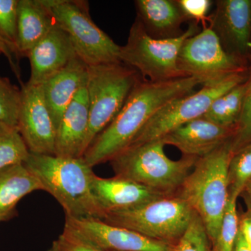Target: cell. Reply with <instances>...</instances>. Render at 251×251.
<instances>
[{
  "mask_svg": "<svg viewBox=\"0 0 251 251\" xmlns=\"http://www.w3.org/2000/svg\"><path fill=\"white\" fill-rule=\"evenodd\" d=\"M87 83V82H86ZM90 125V108L86 84L63 114L56 130L54 155L82 158Z\"/></svg>",
  "mask_w": 251,
  "mask_h": 251,
  "instance_id": "obj_16",
  "label": "cell"
},
{
  "mask_svg": "<svg viewBox=\"0 0 251 251\" xmlns=\"http://www.w3.org/2000/svg\"><path fill=\"white\" fill-rule=\"evenodd\" d=\"M29 155L17 126L0 122V171L24 163Z\"/></svg>",
  "mask_w": 251,
  "mask_h": 251,
  "instance_id": "obj_23",
  "label": "cell"
},
{
  "mask_svg": "<svg viewBox=\"0 0 251 251\" xmlns=\"http://www.w3.org/2000/svg\"><path fill=\"white\" fill-rule=\"evenodd\" d=\"M25 166L64 209L65 215L74 219L103 220L105 214L93 190L95 173L82 158L29 152Z\"/></svg>",
  "mask_w": 251,
  "mask_h": 251,
  "instance_id": "obj_2",
  "label": "cell"
},
{
  "mask_svg": "<svg viewBox=\"0 0 251 251\" xmlns=\"http://www.w3.org/2000/svg\"><path fill=\"white\" fill-rule=\"evenodd\" d=\"M249 59L251 65L246 80L247 90L244 107L237 124L235 135L231 140L233 154L251 144V54Z\"/></svg>",
  "mask_w": 251,
  "mask_h": 251,
  "instance_id": "obj_29",
  "label": "cell"
},
{
  "mask_svg": "<svg viewBox=\"0 0 251 251\" xmlns=\"http://www.w3.org/2000/svg\"><path fill=\"white\" fill-rule=\"evenodd\" d=\"M233 251H251V248L248 245L247 243L243 239L242 236L238 232L235 244H234Z\"/></svg>",
  "mask_w": 251,
  "mask_h": 251,
  "instance_id": "obj_34",
  "label": "cell"
},
{
  "mask_svg": "<svg viewBox=\"0 0 251 251\" xmlns=\"http://www.w3.org/2000/svg\"><path fill=\"white\" fill-rule=\"evenodd\" d=\"M57 241L67 251H105L65 226Z\"/></svg>",
  "mask_w": 251,
  "mask_h": 251,
  "instance_id": "obj_31",
  "label": "cell"
},
{
  "mask_svg": "<svg viewBox=\"0 0 251 251\" xmlns=\"http://www.w3.org/2000/svg\"><path fill=\"white\" fill-rule=\"evenodd\" d=\"M18 128L29 152L54 155L56 127L42 86L22 85Z\"/></svg>",
  "mask_w": 251,
  "mask_h": 251,
  "instance_id": "obj_11",
  "label": "cell"
},
{
  "mask_svg": "<svg viewBox=\"0 0 251 251\" xmlns=\"http://www.w3.org/2000/svg\"><path fill=\"white\" fill-rule=\"evenodd\" d=\"M46 0H18L16 49L19 57H27L55 25Z\"/></svg>",
  "mask_w": 251,
  "mask_h": 251,
  "instance_id": "obj_19",
  "label": "cell"
},
{
  "mask_svg": "<svg viewBox=\"0 0 251 251\" xmlns=\"http://www.w3.org/2000/svg\"><path fill=\"white\" fill-rule=\"evenodd\" d=\"M87 67L75 57L41 85L56 130L66 109L87 82Z\"/></svg>",
  "mask_w": 251,
  "mask_h": 251,
  "instance_id": "obj_18",
  "label": "cell"
},
{
  "mask_svg": "<svg viewBox=\"0 0 251 251\" xmlns=\"http://www.w3.org/2000/svg\"><path fill=\"white\" fill-rule=\"evenodd\" d=\"M186 22L202 25V28L209 25V11L212 5L210 0H175Z\"/></svg>",
  "mask_w": 251,
  "mask_h": 251,
  "instance_id": "obj_30",
  "label": "cell"
},
{
  "mask_svg": "<svg viewBox=\"0 0 251 251\" xmlns=\"http://www.w3.org/2000/svg\"><path fill=\"white\" fill-rule=\"evenodd\" d=\"M140 79L136 71L122 62L87 67L90 125L85 151L117 116Z\"/></svg>",
  "mask_w": 251,
  "mask_h": 251,
  "instance_id": "obj_6",
  "label": "cell"
},
{
  "mask_svg": "<svg viewBox=\"0 0 251 251\" xmlns=\"http://www.w3.org/2000/svg\"><path fill=\"white\" fill-rule=\"evenodd\" d=\"M239 232L243 239L251 248V213L248 211L239 219Z\"/></svg>",
  "mask_w": 251,
  "mask_h": 251,
  "instance_id": "obj_32",
  "label": "cell"
},
{
  "mask_svg": "<svg viewBox=\"0 0 251 251\" xmlns=\"http://www.w3.org/2000/svg\"><path fill=\"white\" fill-rule=\"evenodd\" d=\"M92 190L105 215L112 211L137 207L166 196L126 178L117 176L102 178L96 174L92 179Z\"/></svg>",
  "mask_w": 251,
  "mask_h": 251,
  "instance_id": "obj_17",
  "label": "cell"
},
{
  "mask_svg": "<svg viewBox=\"0 0 251 251\" xmlns=\"http://www.w3.org/2000/svg\"><path fill=\"white\" fill-rule=\"evenodd\" d=\"M36 191H44L43 185L25 163L0 171V223L9 219L18 203Z\"/></svg>",
  "mask_w": 251,
  "mask_h": 251,
  "instance_id": "obj_21",
  "label": "cell"
},
{
  "mask_svg": "<svg viewBox=\"0 0 251 251\" xmlns=\"http://www.w3.org/2000/svg\"><path fill=\"white\" fill-rule=\"evenodd\" d=\"M231 140L198 158L176 196L184 200L202 220L211 244L219 234L229 199Z\"/></svg>",
  "mask_w": 251,
  "mask_h": 251,
  "instance_id": "obj_3",
  "label": "cell"
},
{
  "mask_svg": "<svg viewBox=\"0 0 251 251\" xmlns=\"http://www.w3.org/2000/svg\"><path fill=\"white\" fill-rule=\"evenodd\" d=\"M18 0H0V41L18 57L16 49Z\"/></svg>",
  "mask_w": 251,
  "mask_h": 251,
  "instance_id": "obj_28",
  "label": "cell"
},
{
  "mask_svg": "<svg viewBox=\"0 0 251 251\" xmlns=\"http://www.w3.org/2000/svg\"><path fill=\"white\" fill-rule=\"evenodd\" d=\"M244 198H245L248 207H249V211H250L251 213V195L248 193H245V196H244Z\"/></svg>",
  "mask_w": 251,
  "mask_h": 251,
  "instance_id": "obj_36",
  "label": "cell"
},
{
  "mask_svg": "<svg viewBox=\"0 0 251 251\" xmlns=\"http://www.w3.org/2000/svg\"><path fill=\"white\" fill-rule=\"evenodd\" d=\"M21 90L0 76V122L18 127Z\"/></svg>",
  "mask_w": 251,
  "mask_h": 251,
  "instance_id": "obj_27",
  "label": "cell"
},
{
  "mask_svg": "<svg viewBox=\"0 0 251 251\" xmlns=\"http://www.w3.org/2000/svg\"><path fill=\"white\" fill-rule=\"evenodd\" d=\"M199 85L191 77L165 82L140 77L117 116L97 135L82 158L92 168L111 161L130 146L157 112L175 99L192 93Z\"/></svg>",
  "mask_w": 251,
  "mask_h": 251,
  "instance_id": "obj_1",
  "label": "cell"
},
{
  "mask_svg": "<svg viewBox=\"0 0 251 251\" xmlns=\"http://www.w3.org/2000/svg\"><path fill=\"white\" fill-rule=\"evenodd\" d=\"M246 90L245 80L218 97L202 117L222 126L237 128L244 107Z\"/></svg>",
  "mask_w": 251,
  "mask_h": 251,
  "instance_id": "obj_22",
  "label": "cell"
},
{
  "mask_svg": "<svg viewBox=\"0 0 251 251\" xmlns=\"http://www.w3.org/2000/svg\"><path fill=\"white\" fill-rule=\"evenodd\" d=\"M30 77L27 83L42 85L77 57L67 33L55 24L46 37L27 54Z\"/></svg>",
  "mask_w": 251,
  "mask_h": 251,
  "instance_id": "obj_15",
  "label": "cell"
},
{
  "mask_svg": "<svg viewBox=\"0 0 251 251\" xmlns=\"http://www.w3.org/2000/svg\"><path fill=\"white\" fill-rule=\"evenodd\" d=\"M134 4L137 19L151 37L171 39L184 32L186 18L175 0H136Z\"/></svg>",
  "mask_w": 251,
  "mask_h": 251,
  "instance_id": "obj_20",
  "label": "cell"
},
{
  "mask_svg": "<svg viewBox=\"0 0 251 251\" xmlns=\"http://www.w3.org/2000/svg\"><path fill=\"white\" fill-rule=\"evenodd\" d=\"M246 190H247V193H249V194L251 195V180L250 181H249V183H248V184L247 185V186H246L244 191H246Z\"/></svg>",
  "mask_w": 251,
  "mask_h": 251,
  "instance_id": "obj_37",
  "label": "cell"
},
{
  "mask_svg": "<svg viewBox=\"0 0 251 251\" xmlns=\"http://www.w3.org/2000/svg\"><path fill=\"white\" fill-rule=\"evenodd\" d=\"M64 226L105 251H171V245L100 219L66 216Z\"/></svg>",
  "mask_w": 251,
  "mask_h": 251,
  "instance_id": "obj_13",
  "label": "cell"
},
{
  "mask_svg": "<svg viewBox=\"0 0 251 251\" xmlns=\"http://www.w3.org/2000/svg\"><path fill=\"white\" fill-rule=\"evenodd\" d=\"M228 179L229 195L238 198L251 180V144L232 155Z\"/></svg>",
  "mask_w": 251,
  "mask_h": 251,
  "instance_id": "obj_24",
  "label": "cell"
},
{
  "mask_svg": "<svg viewBox=\"0 0 251 251\" xmlns=\"http://www.w3.org/2000/svg\"><path fill=\"white\" fill-rule=\"evenodd\" d=\"M56 24L66 33L77 57L87 67L121 62L120 46L93 22L86 1L46 0Z\"/></svg>",
  "mask_w": 251,
  "mask_h": 251,
  "instance_id": "obj_8",
  "label": "cell"
},
{
  "mask_svg": "<svg viewBox=\"0 0 251 251\" xmlns=\"http://www.w3.org/2000/svg\"><path fill=\"white\" fill-rule=\"evenodd\" d=\"M193 212L184 200L173 195L132 209L107 213L102 221L173 246L187 229Z\"/></svg>",
  "mask_w": 251,
  "mask_h": 251,
  "instance_id": "obj_7",
  "label": "cell"
},
{
  "mask_svg": "<svg viewBox=\"0 0 251 251\" xmlns=\"http://www.w3.org/2000/svg\"><path fill=\"white\" fill-rule=\"evenodd\" d=\"M1 54V52H0V54Z\"/></svg>",
  "mask_w": 251,
  "mask_h": 251,
  "instance_id": "obj_38",
  "label": "cell"
},
{
  "mask_svg": "<svg viewBox=\"0 0 251 251\" xmlns=\"http://www.w3.org/2000/svg\"><path fill=\"white\" fill-rule=\"evenodd\" d=\"M161 139L128 147L110 161L115 176L132 180L165 195L176 194L198 159L167 156Z\"/></svg>",
  "mask_w": 251,
  "mask_h": 251,
  "instance_id": "obj_4",
  "label": "cell"
},
{
  "mask_svg": "<svg viewBox=\"0 0 251 251\" xmlns=\"http://www.w3.org/2000/svg\"><path fill=\"white\" fill-rule=\"evenodd\" d=\"M247 77V75H237L218 85L203 86L167 104L146 124L129 147L161 139L175 128L202 117L218 97L244 82Z\"/></svg>",
  "mask_w": 251,
  "mask_h": 251,
  "instance_id": "obj_10",
  "label": "cell"
},
{
  "mask_svg": "<svg viewBox=\"0 0 251 251\" xmlns=\"http://www.w3.org/2000/svg\"><path fill=\"white\" fill-rule=\"evenodd\" d=\"M178 67L184 76L193 77L202 87L246 75L248 70L247 63L225 50L209 26L184 41L178 57Z\"/></svg>",
  "mask_w": 251,
  "mask_h": 251,
  "instance_id": "obj_9",
  "label": "cell"
},
{
  "mask_svg": "<svg viewBox=\"0 0 251 251\" xmlns=\"http://www.w3.org/2000/svg\"><path fill=\"white\" fill-rule=\"evenodd\" d=\"M236 196L229 195L222 224L215 241L211 244V251H233L239 232V216Z\"/></svg>",
  "mask_w": 251,
  "mask_h": 251,
  "instance_id": "obj_25",
  "label": "cell"
},
{
  "mask_svg": "<svg viewBox=\"0 0 251 251\" xmlns=\"http://www.w3.org/2000/svg\"><path fill=\"white\" fill-rule=\"evenodd\" d=\"M0 52L4 54L6 59H8L13 72L16 74L18 80H21V70H20L19 66H18V63L17 62L18 57L15 55L11 50L7 46L5 45L4 43L1 42V41H0Z\"/></svg>",
  "mask_w": 251,
  "mask_h": 251,
  "instance_id": "obj_33",
  "label": "cell"
},
{
  "mask_svg": "<svg viewBox=\"0 0 251 251\" xmlns=\"http://www.w3.org/2000/svg\"><path fill=\"white\" fill-rule=\"evenodd\" d=\"M46 251H67L65 249H63L62 246L60 245L58 241L56 240L52 243V246L49 249Z\"/></svg>",
  "mask_w": 251,
  "mask_h": 251,
  "instance_id": "obj_35",
  "label": "cell"
},
{
  "mask_svg": "<svg viewBox=\"0 0 251 251\" xmlns=\"http://www.w3.org/2000/svg\"><path fill=\"white\" fill-rule=\"evenodd\" d=\"M171 251H211L205 227L195 211L187 229L179 240L172 246Z\"/></svg>",
  "mask_w": 251,
  "mask_h": 251,
  "instance_id": "obj_26",
  "label": "cell"
},
{
  "mask_svg": "<svg viewBox=\"0 0 251 251\" xmlns=\"http://www.w3.org/2000/svg\"><path fill=\"white\" fill-rule=\"evenodd\" d=\"M201 30L199 25L191 23L177 37L157 39L149 35L136 18L126 44L120 46V62L136 71L144 80L165 82L186 77L178 67L179 52L184 41Z\"/></svg>",
  "mask_w": 251,
  "mask_h": 251,
  "instance_id": "obj_5",
  "label": "cell"
},
{
  "mask_svg": "<svg viewBox=\"0 0 251 251\" xmlns=\"http://www.w3.org/2000/svg\"><path fill=\"white\" fill-rule=\"evenodd\" d=\"M236 130L201 117L172 130L161 140L165 145L178 149L183 156L199 158L232 140Z\"/></svg>",
  "mask_w": 251,
  "mask_h": 251,
  "instance_id": "obj_14",
  "label": "cell"
},
{
  "mask_svg": "<svg viewBox=\"0 0 251 251\" xmlns=\"http://www.w3.org/2000/svg\"><path fill=\"white\" fill-rule=\"evenodd\" d=\"M209 27L225 50L247 63L251 54V0H218Z\"/></svg>",
  "mask_w": 251,
  "mask_h": 251,
  "instance_id": "obj_12",
  "label": "cell"
}]
</instances>
